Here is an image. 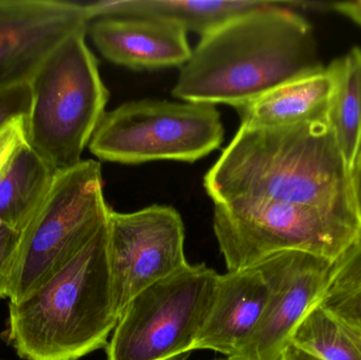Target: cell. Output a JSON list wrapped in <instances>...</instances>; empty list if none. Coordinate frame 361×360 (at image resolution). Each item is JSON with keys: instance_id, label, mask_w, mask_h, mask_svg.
<instances>
[{"instance_id": "1", "label": "cell", "mask_w": 361, "mask_h": 360, "mask_svg": "<svg viewBox=\"0 0 361 360\" xmlns=\"http://www.w3.org/2000/svg\"><path fill=\"white\" fill-rule=\"evenodd\" d=\"M203 185L214 203L309 205L361 230L350 167L328 118L286 126L240 125Z\"/></svg>"}, {"instance_id": "2", "label": "cell", "mask_w": 361, "mask_h": 360, "mask_svg": "<svg viewBox=\"0 0 361 360\" xmlns=\"http://www.w3.org/2000/svg\"><path fill=\"white\" fill-rule=\"evenodd\" d=\"M309 1H269L202 36L180 67L173 95L183 101L244 107L279 85L324 67Z\"/></svg>"}, {"instance_id": "3", "label": "cell", "mask_w": 361, "mask_h": 360, "mask_svg": "<svg viewBox=\"0 0 361 360\" xmlns=\"http://www.w3.org/2000/svg\"><path fill=\"white\" fill-rule=\"evenodd\" d=\"M118 318L107 220L50 278L8 304L4 335L20 359L78 360L107 347Z\"/></svg>"}, {"instance_id": "4", "label": "cell", "mask_w": 361, "mask_h": 360, "mask_svg": "<svg viewBox=\"0 0 361 360\" xmlns=\"http://www.w3.org/2000/svg\"><path fill=\"white\" fill-rule=\"evenodd\" d=\"M86 35L85 29L66 37L30 82L27 143L57 173L82 162L85 148L107 112L109 91Z\"/></svg>"}, {"instance_id": "5", "label": "cell", "mask_w": 361, "mask_h": 360, "mask_svg": "<svg viewBox=\"0 0 361 360\" xmlns=\"http://www.w3.org/2000/svg\"><path fill=\"white\" fill-rule=\"evenodd\" d=\"M101 164L82 160L59 173L46 200L20 234L6 299L19 302L65 266L107 222Z\"/></svg>"}, {"instance_id": "6", "label": "cell", "mask_w": 361, "mask_h": 360, "mask_svg": "<svg viewBox=\"0 0 361 360\" xmlns=\"http://www.w3.org/2000/svg\"><path fill=\"white\" fill-rule=\"evenodd\" d=\"M212 223L228 272L258 266L286 251L334 264L361 238L360 228L337 216L278 201L214 203Z\"/></svg>"}, {"instance_id": "7", "label": "cell", "mask_w": 361, "mask_h": 360, "mask_svg": "<svg viewBox=\"0 0 361 360\" xmlns=\"http://www.w3.org/2000/svg\"><path fill=\"white\" fill-rule=\"evenodd\" d=\"M224 127L216 106L141 99L106 112L89 143L106 162H195L218 149Z\"/></svg>"}, {"instance_id": "8", "label": "cell", "mask_w": 361, "mask_h": 360, "mask_svg": "<svg viewBox=\"0 0 361 360\" xmlns=\"http://www.w3.org/2000/svg\"><path fill=\"white\" fill-rule=\"evenodd\" d=\"M218 277L188 263L137 294L121 313L107 360H178L195 351Z\"/></svg>"}, {"instance_id": "9", "label": "cell", "mask_w": 361, "mask_h": 360, "mask_svg": "<svg viewBox=\"0 0 361 360\" xmlns=\"http://www.w3.org/2000/svg\"><path fill=\"white\" fill-rule=\"evenodd\" d=\"M185 228L177 209L152 205L133 213L110 211L108 253L118 313L143 290L188 264Z\"/></svg>"}, {"instance_id": "10", "label": "cell", "mask_w": 361, "mask_h": 360, "mask_svg": "<svg viewBox=\"0 0 361 360\" xmlns=\"http://www.w3.org/2000/svg\"><path fill=\"white\" fill-rule=\"evenodd\" d=\"M259 266L271 278L273 291L252 337L228 360H281L295 330L324 294L333 263L286 251Z\"/></svg>"}, {"instance_id": "11", "label": "cell", "mask_w": 361, "mask_h": 360, "mask_svg": "<svg viewBox=\"0 0 361 360\" xmlns=\"http://www.w3.org/2000/svg\"><path fill=\"white\" fill-rule=\"evenodd\" d=\"M89 23L85 4L0 0V90L31 82L46 57Z\"/></svg>"}, {"instance_id": "12", "label": "cell", "mask_w": 361, "mask_h": 360, "mask_svg": "<svg viewBox=\"0 0 361 360\" xmlns=\"http://www.w3.org/2000/svg\"><path fill=\"white\" fill-rule=\"evenodd\" d=\"M271 291V278L259 264L219 274L195 351L212 350L227 359L237 354L256 330Z\"/></svg>"}, {"instance_id": "13", "label": "cell", "mask_w": 361, "mask_h": 360, "mask_svg": "<svg viewBox=\"0 0 361 360\" xmlns=\"http://www.w3.org/2000/svg\"><path fill=\"white\" fill-rule=\"evenodd\" d=\"M87 34L102 56L129 69L182 67L192 52L185 30L159 19L99 17Z\"/></svg>"}, {"instance_id": "14", "label": "cell", "mask_w": 361, "mask_h": 360, "mask_svg": "<svg viewBox=\"0 0 361 360\" xmlns=\"http://www.w3.org/2000/svg\"><path fill=\"white\" fill-rule=\"evenodd\" d=\"M335 91L333 70L301 74L239 108L242 126L276 127L328 118Z\"/></svg>"}, {"instance_id": "15", "label": "cell", "mask_w": 361, "mask_h": 360, "mask_svg": "<svg viewBox=\"0 0 361 360\" xmlns=\"http://www.w3.org/2000/svg\"><path fill=\"white\" fill-rule=\"evenodd\" d=\"M269 0H102L85 4L89 19L141 17L159 19L203 36Z\"/></svg>"}, {"instance_id": "16", "label": "cell", "mask_w": 361, "mask_h": 360, "mask_svg": "<svg viewBox=\"0 0 361 360\" xmlns=\"http://www.w3.org/2000/svg\"><path fill=\"white\" fill-rule=\"evenodd\" d=\"M56 175L23 144L0 175V221L21 234L46 200Z\"/></svg>"}, {"instance_id": "17", "label": "cell", "mask_w": 361, "mask_h": 360, "mask_svg": "<svg viewBox=\"0 0 361 360\" xmlns=\"http://www.w3.org/2000/svg\"><path fill=\"white\" fill-rule=\"evenodd\" d=\"M330 67L335 91L328 120L351 168L361 146V48L354 46Z\"/></svg>"}, {"instance_id": "18", "label": "cell", "mask_w": 361, "mask_h": 360, "mask_svg": "<svg viewBox=\"0 0 361 360\" xmlns=\"http://www.w3.org/2000/svg\"><path fill=\"white\" fill-rule=\"evenodd\" d=\"M290 344L322 360H361V331L316 302Z\"/></svg>"}, {"instance_id": "19", "label": "cell", "mask_w": 361, "mask_h": 360, "mask_svg": "<svg viewBox=\"0 0 361 360\" xmlns=\"http://www.w3.org/2000/svg\"><path fill=\"white\" fill-rule=\"evenodd\" d=\"M360 287H361V238L333 264L326 290L322 295L353 291Z\"/></svg>"}, {"instance_id": "20", "label": "cell", "mask_w": 361, "mask_h": 360, "mask_svg": "<svg viewBox=\"0 0 361 360\" xmlns=\"http://www.w3.org/2000/svg\"><path fill=\"white\" fill-rule=\"evenodd\" d=\"M317 302L361 331V287L353 291L326 294Z\"/></svg>"}, {"instance_id": "21", "label": "cell", "mask_w": 361, "mask_h": 360, "mask_svg": "<svg viewBox=\"0 0 361 360\" xmlns=\"http://www.w3.org/2000/svg\"><path fill=\"white\" fill-rule=\"evenodd\" d=\"M32 103L30 82L0 90V128L13 118L29 116Z\"/></svg>"}, {"instance_id": "22", "label": "cell", "mask_w": 361, "mask_h": 360, "mask_svg": "<svg viewBox=\"0 0 361 360\" xmlns=\"http://www.w3.org/2000/svg\"><path fill=\"white\" fill-rule=\"evenodd\" d=\"M27 143V116H18L0 128V175L15 152Z\"/></svg>"}, {"instance_id": "23", "label": "cell", "mask_w": 361, "mask_h": 360, "mask_svg": "<svg viewBox=\"0 0 361 360\" xmlns=\"http://www.w3.org/2000/svg\"><path fill=\"white\" fill-rule=\"evenodd\" d=\"M20 232L0 221V298H6L8 277L18 249Z\"/></svg>"}, {"instance_id": "24", "label": "cell", "mask_w": 361, "mask_h": 360, "mask_svg": "<svg viewBox=\"0 0 361 360\" xmlns=\"http://www.w3.org/2000/svg\"><path fill=\"white\" fill-rule=\"evenodd\" d=\"M352 194H353L354 207L361 228V146L350 168Z\"/></svg>"}, {"instance_id": "25", "label": "cell", "mask_w": 361, "mask_h": 360, "mask_svg": "<svg viewBox=\"0 0 361 360\" xmlns=\"http://www.w3.org/2000/svg\"><path fill=\"white\" fill-rule=\"evenodd\" d=\"M330 11L343 15L361 27V0L331 2Z\"/></svg>"}, {"instance_id": "26", "label": "cell", "mask_w": 361, "mask_h": 360, "mask_svg": "<svg viewBox=\"0 0 361 360\" xmlns=\"http://www.w3.org/2000/svg\"><path fill=\"white\" fill-rule=\"evenodd\" d=\"M281 360H322L313 355L309 354L305 351L297 348L294 345L290 344L288 348L284 350L282 354Z\"/></svg>"}]
</instances>
